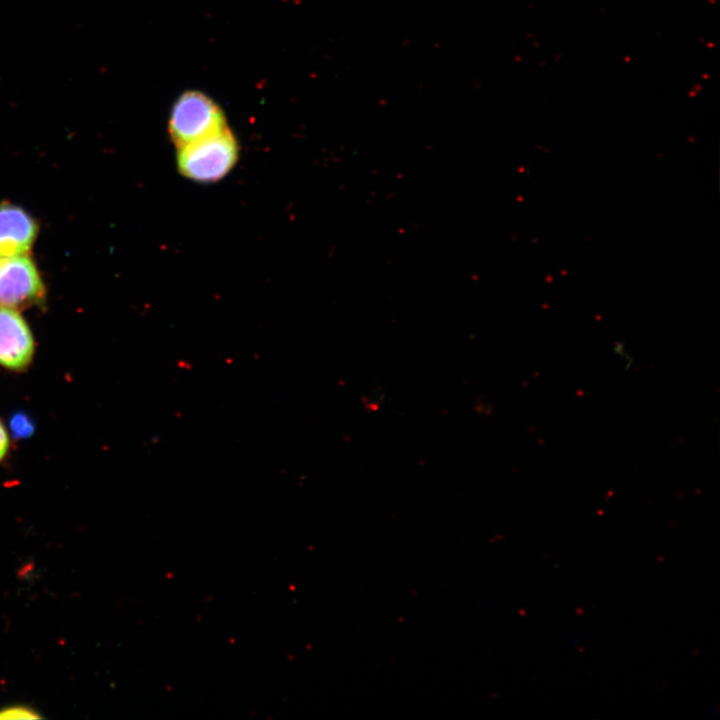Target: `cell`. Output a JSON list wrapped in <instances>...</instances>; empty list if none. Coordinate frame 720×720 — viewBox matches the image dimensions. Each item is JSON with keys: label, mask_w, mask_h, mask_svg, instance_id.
I'll use <instances>...</instances> for the list:
<instances>
[{"label": "cell", "mask_w": 720, "mask_h": 720, "mask_svg": "<svg viewBox=\"0 0 720 720\" xmlns=\"http://www.w3.org/2000/svg\"><path fill=\"white\" fill-rule=\"evenodd\" d=\"M35 218L20 206L0 204V257L27 255L38 234Z\"/></svg>", "instance_id": "5"}, {"label": "cell", "mask_w": 720, "mask_h": 720, "mask_svg": "<svg viewBox=\"0 0 720 720\" xmlns=\"http://www.w3.org/2000/svg\"><path fill=\"white\" fill-rule=\"evenodd\" d=\"M41 715L25 705H12L0 709V719H36Z\"/></svg>", "instance_id": "6"}, {"label": "cell", "mask_w": 720, "mask_h": 720, "mask_svg": "<svg viewBox=\"0 0 720 720\" xmlns=\"http://www.w3.org/2000/svg\"><path fill=\"white\" fill-rule=\"evenodd\" d=\"M46 288L28 255L0 257V306L17 310L42 306Z\"/></svg>", "instance_id": "3"}, {"label": "cell", "mask_w": 720, "mask_h": 720, "mask_svg": "<svg viewBox=\"0 0 720 720\" xmlns=\"http://www.w3.org/2000/svg\"><path fill=\"white\" fill-rule=\"evenodd\" d=\"M10 448V439L8 431L0 420V463L6 458Z\"/></svg>", "instance_id": "8"}, {"label": "cell", "mask_w": 720, "mask_h": 720, "mask_svg": "<svg viewBox=\"0 0 720 720\" xmlns=\"http://www.w3.org/2000/svg\"><path fill=\"white\" fill-rule=\"evenodd\" d=\"M35 340L19 310L0 306V366L23 372L32 363Z\"/></svg>", "instance_id": "4"}, {"label": "cell", "mask_w": 720, "mask_h": 720, "mask_svg": "<svg viewBox=\"0 0 720 720\" xmlns=\"http://www.w3.org/2000/svg\"><path fill=\"white\" fill-rule=\"evenodd\" d=\"M10 426L17 437L25 438L33 432L32 420L24 413L15 414L11 419Z\"/></svg>", "instance_id": "7"}, {"label": "cell", "mask_w": 720, "mask_h": 720, "mask_svg": "<svg viewBox=\"0 0 720 720\" xmlns=\"http://www.w3.org/2000/svg\"><path fill=\"white\" fill-rule=\"evenodd\" d=\"M223 128L225 120L220 108L210 98L196 91L180 96L169 118V133L177 148Z\"/></svg>", "instance_id": "2"}, {"label": "cell", "mask_w": 720, "mask_h": 720, "mask_svg": "<svg viewBox=\"0 0 720 720\" xmlns=\"http://www.w3.org/2000/svg\"><path fill=\"white\" fill-rule=\"evenodd\" d=\"M238 158V145L225 127L207 137L178 147L177 166L182 175L198 182L223 178Z\"/></svg>", "instance_id": "1"}]
</instances>
